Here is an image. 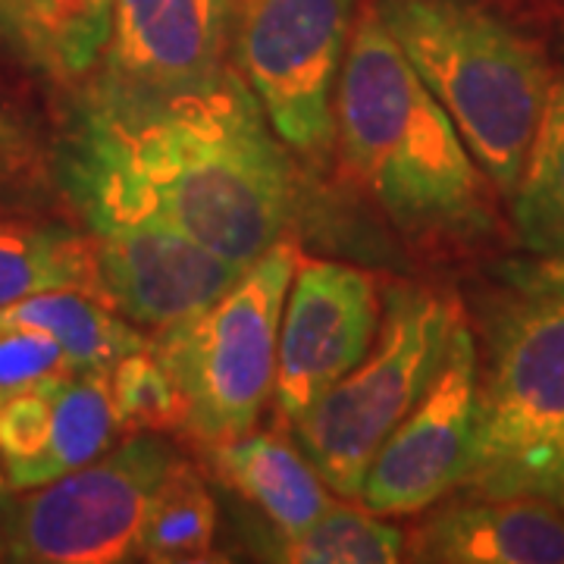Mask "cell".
Here are the masks:
<instances>
[{
	"mask_svg": "<svg viewBox=\"0 0 564 564\" xmlns=\"http://www.w3.org/2000/svg\"><path fill=\"white\" fill-rule=\"evenodd\" d=\"M73 198L135 202L226 258L254 263L285 232L292 182L261 101L236 69L135 95L104 85L63 154Z\"/></svg>",
	"mask_w": 564,
	"mask_h": 564,
	"instance_id": "6da1fadb",
	"label": "cell"
},
{
	"mask_svg": "<svg viewBox=\"0 0 564 564\" xmlns=\"http://www.w3.org/2000/svg\"><path fill=\"white\" fill-rule=\"evenodd\" d=\"M336 126L348 166L399 229L443 239L492 232L484 170L386 29L377 0L351 25Z\"/></svg>",
	"mask_w": 564,
	"mask_h": 564,
	"instance_id": "7a4b0ae2",
	"label": "cell"
},
{
	"mask_svg": "<svg viewBox=\"0 0 564 564\" xmlns=\"http://www.w3.org/2000/svg\"><path fill=\"white\" fill-rule=\"evenodd\" d=\"M377 10L486 180L511 198L552 88L543 51L484 0H377Z\"/></svg>",
	"mask_w": 564,
	"mask_h": 564,
	"instance_id": "3957f363",
	"label": "cell"
},
{
	"mask_svg": "<svg viewBox=\"0 0 564 564\" xmlns=\"http://www.w3.org/2000/svg\"><path fill=\"white\" fill-rule=\"evenodd\" d=\"M462 321L452 295L423 285L386 292L367 355L292 423L299 448L333 492L361 499L367 467L430 389Z\"/></svg>",
	"mask_w": 564,
	"mask_h": 564,
	"instance_id": "277c9868",
	"label": "cell"
},
{
	"mask_svg": "<svg viewBox=\"0 0 564 564\" xmlns=\"http://www.w3.org/2000/svg\"><path fill=\"white\" fill-rule=\"evenodd\" d=\"M299 258V242L282 236L217 302L163 326L151 343L185 404L182 430L207 448L245 436L261 417L276 383L282 307Z\"/></svg>",
	"mask_w": 564,
	"mask_h": 564,
	"instance_id": "5b68a950",
	"label": "cell"
},
{
	"mask_svg": "<svg viewBox=\"0 0 564 564\" xmlns=\"http://www.w3.org/2000/svg\"><path fill=\"white\" fill-rule=\"evenodd\" d=\"M176 464L158 433H135L51 484L0 505L10 562L120 564L139 558L154 489Z\"/></svg>",
	"mask_w": 564,
	"mask_h": 564,
	"instance_id": "8992f818",
	"label": "cell"
},
{
	"mask_svg": "<svg viewBox=\"0 0 564 564\" xmlns=\"http://www.w3.org/2000/svg\"><path fill=\"white\" fill-rule=\"evenodd\" d=\"M358 0H232L236 54L282 144L323 158L336 135L333 88Z\"/></svg>",
	"mask_w": 564,
	"mask_h": 564,
	"instance_id": "52a82bcc",
	"label": "cell"
},
{
	"mask_svg": "<svg viewBox=\"0 0 564 564\" xmlns=\"http://www.w3.org/2000/svg\"><path fill=\"white\" fill-rule=\"evenodd\" d=\"M76 204L91 226L98 299L139 326L163 329L198 314L251 267L135 202L79 195Z\"/></svg>",
	"mask_w": 564,
	"mask_h": 564,
	"instance_id": "ba28073f",
	"label": "cell"
},
{
	"mask_svg": "<svg viewBox=\"0 0 564 564\" xmlns=\"http://www.w3.org/2000/svg\"><path fill=\"white\" fill-rule=\"evenodd\" d=\"M477 436L480 358L474 333L462 321L430 389L367 467L364 508L383 518H402L462 489L477 462Z\"/></svg>",
	"mask_w": 564,
	"mask_h": 564,
	"instance_id": "9c48e42d",
	"label": "cell"
},
{
	"mask_svg": "<svg viewBox=\"0 0 564 564\" xmlns=\"http://www.w3.org/2000/svg\"><path fill=\"white\" fill-rule=\"evenodd\" d=\"M514 295L489 329L474 470L564 430V299Z\"/></svg>",
	"mask_w": 564,
	"mask_h": 564,
	"instance_id": "30bf717a",
	"label": "cell"
},
{
	"mask_svg": "<svg viewBox=\"0 0 564 564\" xmlns=\"http://www.w3.org/2000/svg\"><path fill=\"white\" fill-rule=\"evenodd\" d=\"M380 314V289L367 270L299 258L282 307L273 383L285 421H299L361 361L377 336Z\"/></svg>",
	"mask_w": 564,
	"mask_h": 564,
	"instance_id": "8fae6325",
	"label": "cell"
},
{
	"mask_svg": "<svg viewBox=\"0 0 564 564\" xmlns=\"http://www.w3.org/2000/svg\"><path fill=\"white\" fill-rule=\"evenodd\" d=\"M120 430L110 370H63L0 395V470L10 492L35 489L95 462Z\"/></svg>",
	"mask_w": 564,
	"mask_h": 564,
	"instance_id": "7c38bea8",
	"label": "cell"
},
{
	"mask_svg": "<svg viewBox=\"0 0 564 564\" xmlns=\"http://www.w3.org/2000/svg\"><path fill=\"white\" fill-rule=\"evenodd\" d=\"M232 0H110V82L135 95H166L226 69Z\"/></svg>",
	"mask_w": 564,
	"mask_h": 564,
	"instance_id": "4fadbf2b",
	"label": "cell"
},
{
	"mask_svg": "<svg viewBox=\"0 0 564 564\" xmlns=\"http://www.w3.org/2000/svg\"><path fill=\"white\" fill-rule=\"evenodd\" d=\"M404 558L440 564H564V511L527 496H470L404 536Z\"/></svg>",
	"mask_w": 564,
	"mask_h": 564,
	"instance_id": "5bb4252c",
	"label": "cell"
},
{
	"mask_svg": "<svg viewBox=\"0 0 564 564\" xmlns=\"http://www.w3.org/2000/svg\"><path fill=\"white\" fill-rule=\"evenodd\" d=\"M217 474L248 502H254L276 533H299L329 508V486L302 448L276 433L236 436L210 445Z\"/></svg>",
	"mask_w": 564,
	"mask_h": 564,
	"instance_id": "9a60e30c",
	"label": "cell"
},
{
	"mask_svg": "<svg viewBox=\"0 0 564 564\" xmlns=\"http://www.w3.org/2000/svg\"><path fill=\"white\" fill-rule=\"evenodd\" d=\"M110 39V0H0V44L51 79L95 69Z\"/></svg>",
	"mask_w": 564,
	"mask_h": 564,
	"instance_id": "2e32d148",
	"label": "cell"
},
{
	"mask_svg": "<svg viewBox=\"0 0 564 564\" xmlns=\"http://www.w3.org/2000/svg\"><path fill=\"white\" fill-rule=\"evenodd\" d=\"M0 323L47 333L73 370H110L120 358L151 345L135 323L82 289H51L7 304L0 307Z\"/></svg>",
	"mask_w": 564,
	"mask_h": 564,
	"instance_id": "e0dca14e",
	"label": "cell"
},
{
	"mask_svg": "<svg viewBox=\"0 0 564 564\" xmlns=\"http://www.w3.org/2000/svg\"><path fill=\"white\" fill-rule=\"evenodd\" d=\"M514 232L533 258H564V82H552L521 180L511 192Z\"/></svg>",
	"mask_w": 564,
	"mask_h": 564,
	"instance_id": "ac0fdd59",
	"label": "cell"
},
{
	"mask_svg": "<svg viewBox=\"0 0 564 564\" xmlns=\"http://www.w3.org/2000/svg\"><path fill=\"white\" fill-rule=\"evenodd\" d=\"M51 289L98 295L91 242L61 226H0V307Z\"/></svg>",
	"mask_w": 564,
	"mask_h": 564,
	"instance_id": "d6986e66",
	"label": "cell"
},
{
	"mask_svg": "<svg viewBox=\"0 0 564 564\" xmlns=\"http://www.w3.org/2000/svg\"><path fill=\"white\" fill-rule=\"evenodd\" d=\"M217 508L195 467L176 458L166 470L141 527L139 558L154 564H195L214 558Z\"/></svg>",
	"mask_w": 564,
	"mask_h": 564,
	"instance_id": "ffe728a7",
	"label": "cell"
},
{
	"mask_svg": "<svg viewBox=\"0 0 564 564\" xmlns=\"http://www.w3.org/2000/svg\"><path fill=\"white\" fill-rule=\"evenodd\" d=\"M270 562L289 564H395L404 558V530L370 508L329 502L299 533H276Z\"/></svg>",
	"mask_w": 564,
	"mask_h": 564,
	"instance_id": "44dd1931",
	"label": "cell"
},
{
	"mask_svg": "<svg viewBox=\"0 0 564 564\" xmlns=\"http://www.w3.org/2000/svg\"><path fill=\"white\" fill-rule=\"evenodd\" d=\"M110 395L122 430L158 433V430H182L185 404L170 370L148 348L132 351L110 367Z\"/></svg>",
	"mask_w": 564,
	"mask_h": 564,
	"instance_id": "7402d4cb",
	"label": "cell"
},
{
	"mask_svg": "<svg viewBox=\"0 0 564 564\" xmlns=\"http://www.w3.org/2000/svg\"><path fill=\"white\" fill-rule=\"evenodd\" d=\"M462 489L470 496H527L564 511V430L524 445L502 462L474 470Z\"/></svg>",
	"mask_w": 564,
	"mask_h": 564,
	"instance_id": "603a6c76",
	"label": "cell"
},
{
	"mask_svg": "<svg viewBox=\"0 0 564 564\" xmlns=\"http://www.w3.org/2000/svg\"><path fill=\"white\" fill-rule=\"evenodd\" d=\"M63 370H73V364L47 333L0 323V395Z\"/></svg>",
	"mask_w": 564,
	"mask_h": 564,
	"instance_id": "cb8c5ba5",
	"label": "cell"
},
{
	"mask_svg": "<svg viewBox=\"0 0 564 564\" xmlns=\"http://www.w3.org/2000/svg\"><path fill=\"white\" fill-rule=\"evenodd\" d=\"M499 280L521 295H558L564 299V258H521L499 267Z\"/></svg>",
	"mask_w": 564,
	"mask_h": 564,
	"instance_id": "d4e9b609",
	"label": "cell"
},
{
	"mask_svg": "<svg viewBox=\"0 0 564 564\" xmlns=\"http://www.w3.org/2000/svg\"><path fill=\"white\" fill-rule=\"evenodd\" d=\"M10 496H13V492H10V486H7V477H3V470H0V505L7 502Z\"/></svg>",
	"mask_w": 564,
	"mask_h": 564,
	"instance_id": "484cf974",
	"label": "cell"
},
{
	"mask_svg": "<svg viewBox=\"0 0 564 564\" xmlns=\"http://www.w3.org/2000/svg\"><path fill=\"white\" fill-rule=\"evenodd\" d=\"M7 558V545H3V533H0V562Z\"/></svg>",
	"mask_w": 564,
	"mask_h": 564,
	"instance_id": "4316f807",
	"label": "cell"
}]
</instances>
